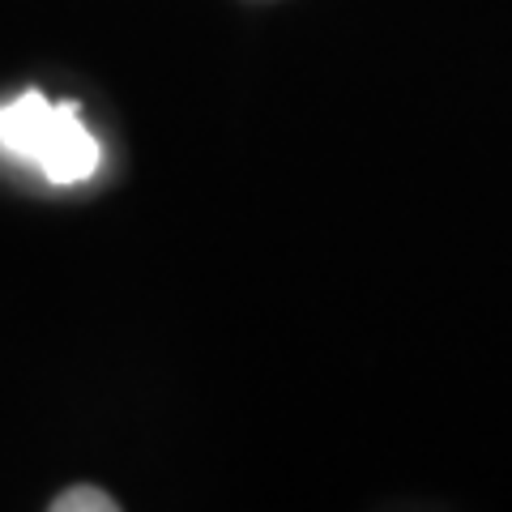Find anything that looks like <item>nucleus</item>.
<instances>
[{
	"label": "nucleus",
	"instance_id": "obj_1",
	"mask_svg": "<svg viewBox=\"0 0 512 512\" xmlns=\"http://www.w3.org/2000/svg\"><path fill=\"white\" fill-rule=\"evenodd\" d=\"M0 146L22 163H35L52 184H82L103 163L77 103H47L39 90L0 107Z\"/></svg>",
	"mask_w": 512,
	"mask_h": 512
},
{
	"label": "nucleus",
	"instance_id": "obj_2",
	"mask_svg": "<svg viewBox=\"0 0 512 512\" xmlns=\"http://www.w3.org/2000/svg\"><path fill=\"white\" fill-rule=\"evenodd\" d=\"M120 504L99 487H69L52 500V512H116Z\"/></svg>",
	"mask_w": 512,
	"mask_h": 512
}]
</instances>
